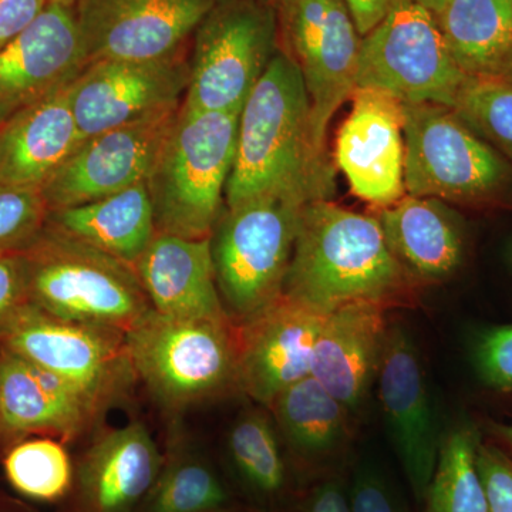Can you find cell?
<instances>
[{"mask_svg": "<svg viewBox=\"0 0 512 512\" xmlns=\"http://www.w3.org/2000/svg\"><path fill=\"white\" fill-rule=\"evenodd\" d=\"M69 86L0 124V185L42 190L82 143Z\"/></svg>", "mask_w": 512, "mask_h": 512, "instance_id": "cell-24", "label": "cell"}, {"mask_svg": "<svg viewBox=\"0 0 512 512\" xmlns=\"http://www.w3.org/2000/svg\"><path fill=\"white\" fill-rule=\"evenodd\" d=\"M46 224L133 268L157 235L147 183L79 207L49 211Z\"/></svg>", "mask_w": 512, "mask_h": 512, "instance_id": "cell-25", "label": "cell"}, {"mask_svg": "<svg viewBox=\"0 0 512 512\" xmlns=\"http://www.w3.org/2000/svg\"><path fill=\"white\" fill-rule=\"evenodd\" d=\"M101 412L70 384L0 348V429L47 431L72 440L92 429Z\"/></svg>", "mask_w": 512, "mask_h": 512, "instance_id": "cell-23", "label": "cell"}, {"mask_svg": "<svg viewBox=\"0 0 512 512\" xmlns=\"http://www.w3.org/2000/svg\"><path fill=\"white\" fill-rule=\"evenodd\" d=\"M336 181L328 147L316 140L301 70L279 50L239 114L225 207L261 197L330 201Z\"/></svg>", "mask_w": 512, "mask_h": 512, "instance_id": "cell-1", "label": "cell"}, {"mask_svg": "<svg viewBox=\"0 0 512 512\" xmlns=\"http://www.w3.org/2000/svg\"><path fill=\"white\" fill-rule=\"evenodd\" d=\"M336 138L335 160L350 190L380 208L406 195L404 104L375 87H356Z\"/></svg>", "mask_w": 512, "mask_h": 512, "instance_id": "cell-16", "label": "cell"}, {"mask_svg": "<svg viewBox=\"0 0 512 512\" xmlns=\"http://www.w3.org/2000/svg\"><path fill=\"white\" fill-rule=\"evenodd\" d=\"M511 259H512V248H511Z\"/></svg>", "mask_w": 512, "mask_h": 512, "instance_id": "cell-47", "label": "cell"}, {"mask_svg": "<svg viewBox=\"0 0 512 512\" xmlns=\"http://www.w3.org/2000/svg\"><path fill=\"white\" fill-rule=\"evenodd\" d=\"M308 512H352V508L342 488L329 481L316 488Z\"/></svg>", "mask_w": 512, "mask_h": 512, "instance_id": "cell-40", "label": "cell"}, {"mask_svg": "<svg viewBox=\"0 0 512 512\" xmlns=\"http://www.w3.org/2000/svg\"><path fill=\"white\" fill-rule=\"evenodd\" d=\"M0 431H2V429H0Z\"/></svg>", "mask_w": 512, "mask_h": 512, "instance_id": "cell-48", "label": "cell"}, {"mask_svg": "<svg viewBox=\"0 0 512 512\" xmlns=\"http://www.w3.org/2000/svg\"><path fill=\"white\" fill-rule=\"evenodd\" d=\"M286 55L301 70L316 140L356 89L362 36L345 0H274ZM328 147V146H326Z\"/></svg>", "mask_w": 512, "mask_h": 512, "instance_id": "cell-11", "label": "cell"}, {"mask_svg": "<svg viewBox=\"0 0 512 512\" xmlns=\"http://www.w3.org/2000/svg\"><path fill=\"white\" fill-rule=\"evenodd\" d=\"M476 365L481 379L491 389L512 390V325L488 330L478 342Z\"/></svg>", "mask_w": 512, "mask_h": 512, "instance_id": "cell-34", "label": "cell"}, {"mask_svg": "<svg viewBox=\"0 0 512 512\" xmlns=\"http://www.w3.org/2000/svg\"><path fill=\"white\" fill-rule=\"evenodd\" d=\"M137 379L167 409L183 410L238 387L231 322L144 313L124 332Z\"/></svg>", "mask_w": 512, "mask_h": 512, "instance_id": "cell-5", "label": "cell"}, {"mask_svg": "<svg viewBox=\"0 0 512 512\" xmlns=\"http://www.w3.org/2000/svg\"><path fill=\"white\" fill-rule=\"evenodd\" d=\"M325 315L282 295L241 326L238 387L256 402L275 397L311 376L313 349Z\"/></svg>", "mask_w": 512, "mask_h": 512, "instance_id": "cell-18", "label": "cell"}, {"mask_svg": "<svg viewBox=\"0 0 512 512\" xmlns=\"http://www.w3.org/2000/svg\"><path fill=\"white\" fill-rule=\"evenodd\" d=\"M218 0H77L87 64L174 56Z\"/></svg>", "mask_w": 512, "mask_h": 512, "instance_id": "cell-14", "label": "cell"}, {"mask_svg": "<svg viewBox=\"0 0 512 512\" xmlns=\"http://www.w3.org/2000/svg\"><path fill=\"white\" fill-rule=\"evenodd\" d=\"M305 204L261 197L225 208L211 235L218 291L229 320L239 326L284 295Z\"/></svg>", "mask_w": 512, "mask_h": 512, "instance_id": "cell-6", "label": "cell"}, {"mask_svg": "<svg viewBox=\"0 0 512 512\" xmlns=\"http://www.w3.org/2000/svg\"><path fill=\"white\" fill-rule=\"evenodd\" d=\"M49 3H56V5L66 6V8H73L77 0H47Z\"/></svg>", "mask_w": 512, "mask_h": 512, "instance_id": "cell-44", "label": "cell"}, {"mask_svg": "<svg viewBox=\"0 0 512 512\" xmlns=\"http://www.w3.org/2000/svg\"><path fill=\"white\" fill-rule=\"evenodd\" d=\"M453 110L512 164V84L500 77H470Z\"/></svg>", "mask_w": 512, "mask_h": 512, "instance_id": "cell-32", "label": "cell"}, {"mask_svg": "<svg viewBox=\"0 0 512 512\" xmlns=\"http://www.w3.org/2000/svg\"><path fill=\"white\" fill-rule=\"evenodd\" d=\"M22 255L30 305L53 318L126 332L151 309L133 266L47 224Z\"/></svg>", "mask_w": 512, "mask_h": 512, "instance_id": "cell-4", "label": "cell"}, {"mask_svg": "<svg viewBox=\"0 0 512 512\" xmlns=\"http://www.w3.org/2000/svg\"><path fill=\"white\" fill-rule=\"evenodd\" d=\"M0 512H2V511H0Z\"/></svg>", "mask_w": 512, "mask_h": 512, "instance_id": "cell-49", "label": "cell"}, {"mask_svg": "<svg viewBox=\"0 0 512 512\" xmlns=\"http://www.w3.org/2000/svg\"><path fill=\"white\" fill-rule=\"evenodd\" d=\"M417 3L423 5L424 8L429 9L431 13H437L444 5H446L447 0H416Z\"/></svg>", "mask_w": 512, "mask_h": 512, "instance_id": "cell-41", "label": "cell"}, {"mask_svg": "<svg viewBox=\"0 0 512 512\" xmlns=\"http://www.w3.org/2000/svg\"><path fill=\"white\" fill-rule=\"evenodd\" d=\"M269 407L285 439L303 456H325L348 439L350 410L313 376L286 387Z\"/></svg>", "mask_w": 512, "mask_h": 512, "instance_id": "cell-27", "label": "cell"}, {"mask_svg": "<svg viewBox=\"0 0 512 512\" xmlns=\"http://www.w3.org/2000/svg\"><path fill=\"white\" fill-rule=\"evenodd\" d=\"M47 5V0H0V47L28 29Z\"/></svg>", "mask_w": 512, "mask_h": 512, "instance_id": "cell-37", "label": "cell"}, {"mask_svg": "<svg viewBox=\"0 0 512 512\" xmlns=\"http://www.w3.org/2000/svg\"><path fill=\"white\" fill-rule=\"evenodd\" d=\"M163 463L156 441L141 423L101 434L74 470L76 512H138Z\"/></svg>", "mask_w": 512, "mask_h": 512, "instance_id": "cell-19", "label": "cell"}, {"mask_svg": "<svg viewBox=\"0 0 512 512\" xmlns=\"http://www.w3.org/2000/svg\"><path fill=\"white\" fill-rule=\"evenodd\" d=\"M228 503L227 488L214 468L180 451L164 460L138 512H212L225 510Z\"/></svg>", "mask_w": 512, "mask_h": 512, "instance_id": "cell-29", "label": "cell"}, {"mask_svg": "<svg viewBox=\"0 0 512 512\" xmlns=\"http://www.w3.org/2000/svg\"><path fill=\"white\" fill-rule=\"evenodd\" d=\"M376 380L390 439L414 495L423 501L443 439L419 350L403 326H389Z\"/></svg>", "mask_w": 512, "mask_h": 512, "instance_id": "cell-15", "label": "cell"}, {"mask_svg": "<svg viewBox=\"0 0 512 512\" xmlns=\"http://www.w3.org/2000/svg\"><path fill=\"white\" fill-rule=\"evenodd\" d=\"M134 271L151 308L161 315L231 322L218 291L211 238L157 234Z\"/></svg>", "mask_w": 512, "mask_h": 512, "instance_id": "cell-21", "label": "cell"}, {"mask_svg": "<svg viewBox=\"0 0 512 512\" xmlns=\"http://www.w3.org/2000/svg\"><path fill=\"white\" fill-rule=\"evenodd\" d=\"M178 111L83 140L40 190L49 211L79 207L147 183Z\"/></svg>", "mask_w": 512, "mask_h": 512, "instance_id": "cell-13", "label": "cell"}, {"mask_svg": "<svg viewBox=\"0 0 512 512\" xmlns=\"http://www.w3.org/2000/svg\"><path fill=\"white\" fill-rule=\"evenodd\" d=\"M434 18L468 77L500 76L512 55V0H447Z\"/></svg>", "mask_w": 512, "mask_h": 512, "instance_id": "cell-26", "label": "cell"}, {"mask_svg": "<svg viewBox=\"0 0 512 512\" xmlns=\"http://www.w3.org/2000/svg\"><path fill=\"white\" fill-rule=\"evenodd\" d=\"M239 114L181 106L147 180L157 234L211 238L224 212Z\"/></svg>", "mask_w": 512, "mask_h": 512, "instance_id": "cell-3", "label": "cell"}, {"mask_svg": "<svg viewBox=\"0 0 512 512\" xmlns=\"http://www.w3.org/2000/svg\"><path fill=\"white\" fill-rule=\"evenodd\" d=\"M350 508L352 512H399L386 484L372 473L357 476Z\"/></svg>", "mask_w": 512, "mask_h": 512, "instance_id": "cell-38", "label": "cell"}, {"mask_svg": "<svg viewBox=\"0 0 512 512\" xmlns=\"http://www.w3.org/2000/svg\"><path fill=\"white\" fill-rule=\"evenodd\" d=\"M86 64L73 8L49 3L28 29L0 47V124L69 86Z\"/></svg>", "mask_w": 512, "mask_h": 512, "instance_id": "cell-17", "label": "cell"}, {"mask_svg": "<svg viewBox=\"0 0 512 512\" xmlns=\"http://www.w3.org/2000/svg\"><path fill=\"white\" fill-rule=\"evenodd\" d=\"M501 436H503V439L507 441L508 444H510V447L512 448V421L508 426L503 427L501 429Z\"/></svg>", "mask_w": 512, "mask_h": 512, "instance_id": "cell-43", "label": "cell"}, {"mask_svg": "<svg viewBox=\"0 0 512 512\" xmlns=\"http://www.w3.org/2000/svg\"><path fill=\"white\" fill-rule=\"evenodd\" d=\"M212 512H227V510H221V511H212Z\"/></svg>", "mask_w": 512, "mask_h": 512, "instance_id": "cell-45", "label": "cell"}, {"mask_svg": "<svg viewBox=\"0 0 512 512\" xmlns=\"http://www.w3.org/2000/svg\"><path fill=\"white\" fill-rule=\"evenodd\" d=\"M190 63L181 52L154 60H97L70 83L69 96L82 141L183 106Z\"/></svg>", "mask_w": 512, "mask_h": 512, "instance_id": "cell-12", "label": "cell"}, {"mask_svg": "<svg viewBox=\"0 0 512 512\" xmlns=\"http://www.w3.org/2000/svg\"><path fill=\"white\" fill-rule=\"evenodd\" d=\"M414 279L397 261L376 217L330 201L303 205L284 295L320 315L356 302L387 308Z\"/></svg>", "mask_w": 512, "mask_h": 512, "instance_id": "cell-2", "label": "cell"}, {"mask_svg": "<svg viewBox=\"0 0 512 512\" xmlns=\"http://www.w3.org/2000/svg\"><path fill=\"white\" fill-rule=\"evenodd\" d=\"M470 77L454 62L436 18L416 0H396L362 37L356 87H375L403 104L454 109Z\"/></svg>", "mask_w": 512, "mask_h": 512, "instance_id": "cell-9", "label": "cell"}, {"mask_svg": "<svg viewBox=\"0 0 512 512\" xmlns=\"http://www.w3.org/2000/svg\"><path fill=\"white\" fill-rule=\"evenodd\" d=\"M0 348L64 380L101 413L123 400L137 379L124 332L53 318L33 305L0 335Z\"/></svg>", "mask_w": 512, "mask_h": 512, "instance_id": "cell-10", "label": "cell"}, {"mask_svg": "<svg viewBox=\"0 0 512 512\" xmlns=\"http://www.w3.org/2000/svg\"><path fill=\"white\" fill-rule=\"evenodd\" d=\"M386 306L356 302L323 318L311 376L353 412L369 397L386 345Z\"/></svg>", "mask_w": 512, "mask_h": 512, "instance_id": "cell-20", "label": "cell"}, {"mask_svg": "<svg viewBox=\"0 0 512 512\" xmlns=\"http://www.w3.org/2000/svg\"><path fill=\"white\" fill-rule=\"evenodd\" d=\"M480 444V433L471 424L457 427L441 440L436 470L423 498L424 512H488L478 468Z\"/></svg>", "mask_w": 512, "mask_h": 512, "instance_id": "cell-28", "label": "cell"}, {"mask_svg": "<svg viewBox=\"0 0 512 512\" xmlns=\"http://www.w3.org/2000/svg\"><path fill=\"white\" fill-rule=\"evenodd\" d=\"M478 468L487 494L488 512H512V457L493 444L481 443Z\"/></svg>", "mask_w": 512, "mask_h": 512, "instance_id": "cell-35", "label": "cell"}, {"mask_svg": "<svg viewBox=\"0 0 512 512\" xmlns=\"http://www.w3.org/2000/svg\"><path fill=\"white\" fill-rule=\"evenodd\" d=\"M3 466L12 487L33 500L56 501L73 487L72 460L66 448L52 439L16 444Z\"/></svg>", "mask_w": 512, "mask_h": 512, "instance_id": "cell-31", "label": "cell"}, {"mask_svg": "<svg viewBox=\"0 0 512 512\" xmlns=\"http://www.w3.org/2000/svg\"><path fill=\"white\" fill-rule=\"evenodd\" d=\"M42 192L0 185V256L22 254L46 227Z\"/></svg>", "mask_w": 512, "mask_h": 512, "instance_id": "cell-33", "label": "cell"}, {"mask_svg": "<svg viewBox=\"0 0 512 512\" xmlns=\"http://www.w3.org/2000/svg\"><path fill=\"white\" fill-rule=\"evenodd\" d=\"M268 2H271V3H272V2H274V0H268Z\"/></svg>", "mask_w": 512, "mask_h": 512, "instance_id": "cell-46", "label": "cell"}, {"mask_svg": "<svg viewBox=\"0 0 512 512\" xmlns=\"http://www.w3.org/2000/svg\"><path fill=\"white\" fill-rule=\"evenodd\" d=\"M29 305L25 258L22 254L0 256V335Z\"/></svg>", "mask_w": 512, "mask_h": 512, "instance_id": "cell-36", "label": "cell"}, {"mask_svg": "<svg viewBox=\"0 0 512 512\" xmlns=\"http://www.w3.org/2000/svg\"><path fill=\"white\" fill-rule=\"evenodd\" d=\"M239 476L254 493L274 497L285 485V463L271 421L264 413L242 414L228 437Z\"/></svg>", "mask_w": 512, "mask_h": 512, "instance_id": "cell-30", "label": "cell"}, {"mask_svg": "<svg viewBox=\"0 0 512 512\" xmlns=\"http://www.w3.org/2000/svg\"><path fill=\"white\" fill-rule=\"evenodd\" d=\"M375 217L387 245L414 281H447L466 261V222L446 201L406 194L377 208Z\"/></svg>", "mask_w": 512, "mask_h": 512, "instance_id": "cell-22", "label": "cell"}, {"mask_svg": "<svg viewBox=\"0 0 512 512\" xmlns=\"http://www.w3.org/2000/svg\"><path fill=\"white\" fill-rule=\"evenodd\" d=\"M512 184V164L450 107L404 104V187L414 197L478 205Z\"/></svg>", "mask_w": 512, "mask_h": 512, "instance_id": "cell-7", "label": "cell"}, {"mask_svg": "<svg viewBox=\"0 0 512 512\" xmlns=\"http://www.w3.org/2000/svg\"><path fill=\"white\" fill-rule=\"evenodd\" d=\"M278 35L268 0H218L194 33L185 109L241 111L278 52Z\"/></svg>", "mask_w": 512, "mask_h": 512, "instance_id": "cell-8", "label": "cell"}, {"mask_svg": "<svg viewBox=\"0 0 512 512\" xmlns=\"http://www.w3.org/2000/svg\"><path fill=\"white\" fill-rule=\"evenodd\" d=\"M357 32L366 36L379 25L393 8L396 0H345Z\"/></svg>", "mask_w": 512, "mask_h": 512, "instance_id": "cell-39", "label": "cell"}, {"mask_svg": "<svg viewBox=\"0 0 512 512\" xmlns=\"http://www.w3.org/2000/svg\"><path fill=\"white\" fill-rule=\"evenodd\" d=\"M498 77L512 84V55L510 59L507 60V63L504 64L503 70H501L500 76Z\"/></svg>", "mask_w": 512, "mask_h": 512, "instance_id": "cell-42", "label": "cell"}]
</instances>
